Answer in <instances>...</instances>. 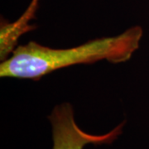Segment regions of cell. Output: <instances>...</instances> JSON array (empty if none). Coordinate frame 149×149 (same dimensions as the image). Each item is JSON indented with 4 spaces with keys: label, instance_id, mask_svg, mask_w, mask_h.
Here are the masks:
<instances>
[{
    "label": "cell",
    "instance_id": "obj_3",
    "mask_svg": "<svg viewBox=\"0 0 149 149\" xmlns=\"http://www.w3.org/2000/svg\"><path fill=\"white\" fill-rule=\"evenodd\" d=\"M36 26L31 24V21L20 17L17 20L12 22H1L0 32V56L1 61H4L10 56V54L16 49L18 38L24 33L35 29Z\"/></svg>",
    "mask_w": 149,
    "mask_h": 149
},
{
    "label": "cell",
    "instance_id": "obj_1",
    "mask_svg": "<svg viewBox=\"0 0 149 149\" xmlns=\"http://www.w3.org/2000/svg\"><path fill=\"white\" fill-rule=\"evenodd\" d=\"M143 30L128 28L119 35L95 38L70 48H52L31 41L17 47L0 64L2 78L39 80L62 68L105 60L113 64L128 61L139 49Z\"/></svg>",
    "mask_w": 149,
    "mask_h": 149
},
{
    "label": "cell",
    "instance_id": "obj_2",
    "mask_svg": "<svg viewBox=\"0 0 149 149\" xmlns=\"http://www.w3.org/2000/svg\"><path fill=\"white\" fill-rule=\"evenodd\" d=\"M48 119L52 132V149H84L87 145L111 144L122 135L126 123V121L121 122L103 134L87 133L77 124L73 107L68 102L55 107Z\"/></svg>",
    "mask_w": 149,
    "mask_h": 149
},
{
    "label": "cell",
    "instance_id": "obj_4",
    "mask_svg": "<svg viewBox=\"0 0 149 149\" xmlns=\"http://www.w3.org/2000/svg\"><path fill=\"white\" fill-rule=\"evenodd\" d=\"M38 3H39V0H32L28 8L26 9V12L27 13L31 14L32 16H35V13L37 12V8H38Z\"/></svg>",
    "mask_w": 149,
    "mask_h": 149
}]
</instances>
